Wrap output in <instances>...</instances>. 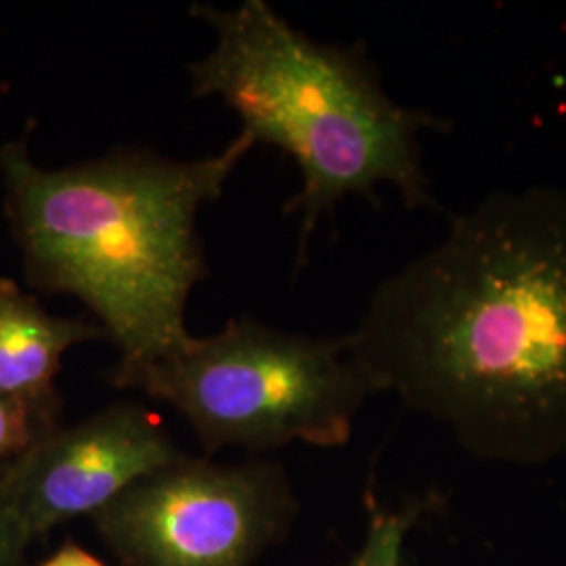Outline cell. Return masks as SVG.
Wrapping results in <instances>:
<instances>
[{
  "label": "cell",
  "instance_id": "1",
  "mask_svg": "<svg viewBox=\"0 0 566 566\" xmlns=\"http://www.w3.org/2000/svg\"><path fill=\"white\" fill-rule=\"evenodd\" d=\"M353 359L476 458L566 455V191L493 193L378 285Z\"/></svg>",
  "mask_w": 566,
  "mask_h": 566
},
{
  "label": "cell",
  "instance_id": "2",
  "mask_svg": "<svg viewBox=\"0 0 566 566\" xmlns=\"http://www.w3.org/2000/svg\"><path fill=\"white\" fill-rule=\"evenodd\" d=\"M254 145L242 130L200 160L116 149L60 170L34 163L28 142L0 147L4 217L25 282L86 304L120 350L109 378L191 340L185 308L208 275L198 214Z\"/></svg>",
  "mask_w": 566,
  "mask_h": 566
},
{
  "label": "cell",
  "instance_id": "3",
  "mask_svg": "<svg viewBox=\"0 0 566 566\" xmlns=\"http://www.w3.org/2000/svg\"><path fill=\"white\" fill-rule=\"evenodd\" d=\"M217 46L189 65L193 97H221L254 143L296 160L303 189L285 203L301 212L298 263L325 212L346 196L395 187L407 208H434L420 135L443 126L430 112L397 105L357 51L311 41L264 0L235 9L191 7Z\"/></svg>",
  "mask_w": 566,
  "mask_h": 566
},
{
  "label": "cell",
  "instance_id": "4",
  "mask_svg": "<svg viewBox=\"0 0 566 566\" xmlns=\"http://www.w3.org/2000/svg\"><path fill=\"white\" fill-rule=\"evenodd\" d=\"M109 382L175 407L206 453L344 446L376 395L346 336L285 334L245 315Z\"/></svg>",
  "mask_w": 566,
  "mask_h": 566
},
{
  "label": "cell",
  "instance_id": "5",
  "mask_svg": "<svg viewBox=\"0 0 566 566\" xmlns=\"http://www.w3.org/2000/svg\"><path fill=\"white\" fill-rule=\"evenodd\" d=\"M294 512L280 465L182 455L91 518L126 566H256Z\"/></svg>",
  "mask_w": 566,
  "mask_h": 566
},
{
  "label": "cell",
  "instance_id": "6",
  "mask_svg": "<svg viewBox=\"0 0 566 566\" xmlns=\"http://www.w3.org/2000/svg\"><path fill=\"white\" fill-rule=\"evenodd\" d=\"M182 455L143 405L116 403L46 434L0 474V485L34 542L67 521L95 516Z\"/></svg>",
  "mask_w": 566,
  "mask_h": 566
},
{
  "label": "cell",
  "instance_id": "7",
  "mask_svg": "<svg viewBox=\"0 0 566 566\" xmlns=\"http://www.w3.org/2000/svg\"><path fill=\"white\" fill-rule=\"evenodd\" d=\"M109 340L95 319L55 317L18 283L0 277V392L61 426L55 388L63 355L84 343Z\"/></svg>",
  "mask_w": 566,
  "mask_h": 566
},
{
  "label": "cell",
  "instance_id": "8",
  "mask_svg": "<svg viewBox=\"0 0 566 566\" xmlns=\"http://www.w3.org/2000/svg\"><path fill=\"white\" fill-rule=\"evenodd\" d=\"M60 426L0 392V474Z\"/></svg>",
  "mask_w": 566,
  "mask_h": 566
},
{
  "label": "cell",
  "instance_id": "9",
  "mask_svg": "<svg viewBox=\"0 0 566 566\" xmlns=\"http://www.w3.org/2000/svg\"><path fill=\"white\" fill-rule=\"evenodd\" d=\"M409 516L385 507H371L364 546L344 566H401Z\"/></svg>",
  "mask_w": 566,
  "mask_h": 566
},
{
  "label": "cell",
  "instance_id": "10",
  "mask_svg": "<svg viewBox=\"0 0 566 566\" xmlns=\"http://www.w3.org/2000/svg\"><path fill=\"white\" fill-rule=\"evenodd\" d=\"M32 537L21 525L0 485V566H25V552Z\"/></svg>",
  "mask_w": 566,
  "mask_h": 566
},
{
  "label": "cell",
  "instance_id": "11",
  "mask_svg": "<svg viewBox=\"0 0 566 566\" xmlns=\"http://www.w3.org/2000/svg\"><path fill=\"white\" fill-rule=\"evenodd\" d=\"M41 566H105L97 556L88 554L84 547L78 544L67 542L65 546L60 547L53 556H49Z\"/></svg>",
  "mask_w": 566,
  "mask_h": 566
}]
</instances>
